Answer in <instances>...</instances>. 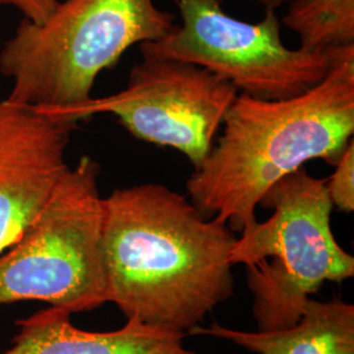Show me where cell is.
Listing matches in <instances>:
<instances>
[{"label":"cell","instance_id":"cell-2","mask_svg":"<svg viewBox=\"0 0 354 354\" xmlns=\"http://www.w3.org/2000/svg\"><path fill=\"white\" fill-rule=\"evenodd\" d=\"M221 127L187 190L203 216L243 234L257 223L256 207L281 178L314 159L336 165L353 140L354 46L335 51L326 77L299 95L261 99L241 92Z\"/></svg>","mask_w":354,"mask_h":354},{"label":"cell","instance_id":"cell-1","mask_svg":"<svg viewBox=\"0 0 354 354\" xmlns=\"http://www.w3.org/2000/svg\"><path fill=\"white\" fill-rule=\"evenodd\" d=\"M235 241L227 223L163 184L113 190L102 201L108 304L127 320L189 332L232 297Z\"/></svg>","mask_w":354,"mask_h":354},{"label":"cell","instance_id":"cell-9","mask_svg":"<svg viewBox=\"0 0 354 354\" xmlns=\"http://www.w3.org/2000/svg\"><path fill=\"white\" fill-rule=\"evenodd\" d=\"M71 314L49 307L16 322L12 345L0 354H198L184 345V333L127 319L122 328L91 332L71 323Z\"/></svg>","mask_w":354,"mask_h":354},{"label":"cell","instance_id":"cell-11","mask_svg":"<svg viewBox=\"0 0 354 354\" xmlns=\"http://www.w3.org/2000/svg\"><path fill=\"white\" fill-rule=\"evenodd\" d=\"M281 21L299 36L304 50L354 46V0H291Z\"/></svg>","mask_w":354,"mask_h":354},{"label":"cell","instance_id":"cell-5","mask_svg":"<svg viewBox=\"0 0 354 354\" xmlns=\"http://www.w3.org/2000/svg\"><path fill=\"white\" fill-rule=\"evenodd\" d=\"M100 165L82 156L21 238L0 253V307L45 302L70 314L108 304Z\"/></svg>","mask_w":354,"mask_h":354},{"label":"cell","instance_id":"cell-8","mask_svg":"<svg viewBox=\"0 0 354 354\" xmlns=\"http://www.w3.org/2000/svg\"><path fill=\"white\" fill-rule=\"evenodd\" d=\"M76 121L38 106L0 100V253L42 213L70 169Z\"/></svg>","mask_w":354,"mask_h":354},{"label":"cell","instance_id":"cell-10","mask_svg":"<svg viewBox=\"0 0 354 354\" xmlns=\"http://www.w3.org/2000/svg\"><path fill=\"white\" fill-rule=\"evenodd\" d=\"M189 333L227 340L256 354H354V306L310 298L299 322L289 328L248 332L213 324Z\"/></svg>","mask_w":354,"mask_h":354},{"label":"cell","instance_id":"cell-12","mask_svg":"<svg viewBox=\"0 0 354 354\" xmlns=\"http://www.w3.org/2000/svg\"><path fill=\"white\" fill-rule=\"evenodd\" d=\"M327 190L332 205L344 213L354 210V140L349 142L340 159L335 165V172L327 180Z\"/></svg>","mask_w":354,"mask_h":354},{"label":"cell","instance_id":"cell-4","mask_svg":"<svg viewBox=\"0 0 354 354\" xmlns=\"http://www.w3.org/2000/svg\"><path fill=\"white\" fill-rule=\"evenodd\" d=\"M260 205L273 214L236 238L230 261L247 268L257 330H279L299 322L323 283L353 279L354 257L332 232L327 180L304 167L276 183Z\"/></svg>","mask_w":354,"mask_h":354},{"label":"cell","instance_id":"cell-13","mask_svg":"<svg viewBox=\"0 0 354 354\" xmlns=\"http://www.w3.org/2000/svg\"><path fill=\"white\" fill-rule=\"evenodd\" d=\"M59 0H0V6H11L24 15V20L41 24L58 7Z\"/></svg>","mask_w":354,"mask_h":354},{"label":"cell","instance_id":"cell-6","mask_svg":"<svg viewBox=\"0 0 354 354\" xmlns=\"http://www.w3.org/2000/svg\"><path fill=\"white\" fill-rule=\"evenodd\" d=\"M175 1L181 24L156 41L140 44L143 59L197 64L261 99L299 95L328 74L337 49L308 51L283 45L279 10L285 0H261L264 17L259 23L228 15L223 0Z\"/></svg>","mask_w":354,"mask_h":354},{"label":"cell","instance_id":"cell-7","mask_svg":"<svg viewBox=\"0 0 354 354\" xmlns=\"http://www.w3.org/2000/svg\"><path fill=\"white\" fill-rule=\"evenodd\" d=\"M239 95L231 82L197 64L174 59H143L127 87L112 96L59 109H45L80 121L111 113L137 140L172 147L196 168L215 143L228 108Z\"/></svg>","mask_w":354,"mask_h":354},{"label":"cell","instance_id":"cell-3","mask_svg":"<svg viewBox=\"0 0 354 354\" xmlns=\"http://www.w3.org/2000/svg\"><path fill=\"white\" fill-rule=\"evenodd\" d=\"M175 15L153 0H66L41 24L24 20L0 50L13 102L45 109L91 99L104 70L134 45L165 36Z\"/></svg>","mask_w":354,"mask_h":354}]
</instances>
